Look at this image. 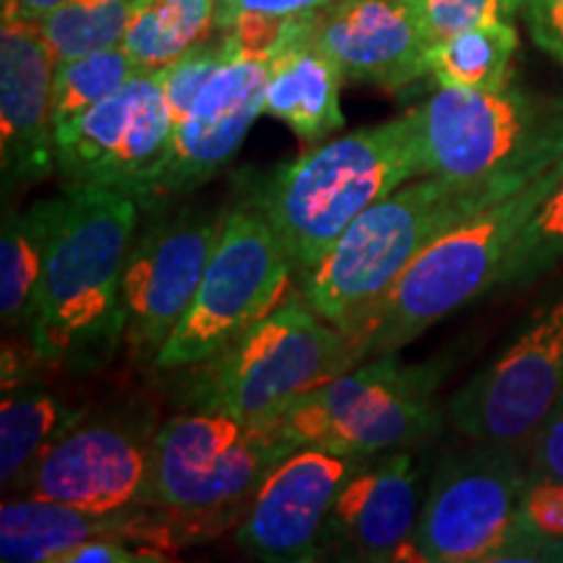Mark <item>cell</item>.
Here are the masks:
<instances>
[{
  "label": "cell",
  "instance_id": "29",
  "mask_svg": "<svg viewBox=\"0 0 563 563\" xmlns=\"http://www.w3.org/2000/svg\"><path fill=\"white\" fill-rule=\"evenodd\" d=\"M428 45L475 30V26L514 21L519 13V0H410Z\"/></svg>",
  "mask_w": 563,
  "mask_h": 563
},
{
  "label": "cell",
  "instance_id": "13",
  "mask_svg": "<svg viewBox=\"0 0 563 563\" xmlns=\"http://www.w3.org/2000/svg\"><path fill=\"white\" fill-rule=\"evenodd\" d=\"M224 217L228 209L183 207L139 232L123 272V347L131 363H154L191 308Z\"/></svg>",
  "mask_w": 563,
  "mask_h": 563
},
{
  "label": "cell",
  "instance_id": "33",
  "mask_svg": "<svg viewBox=\"0 0 563 563\" xmlns=\"http://www.w3.org/2000/svg\"><path fill=\"white\" fill-rule=\"evenodd\" d=\"M519 16L534 45L563 66V0H519Z\"/></svg>",
  "mask_w": 563,
  "mask_h": 563
},
{
  "label": "cell",
  "instance_id": "5",
  "mask_svg": "<svg viewBox=\"0 0 563 563\" xmlns=\"http://www.w3.org/2000/svg\"><path fill=\"white\" fill-rule=\"evenodd\" d=\"M295 452L274 426H249L228 412H180L157 428L141 504L159 506L186 540L222 532L249 511L258 485Z\"/></svg>",
  "mask_w": 563,
  "mask_h": 563
},
{
  "label": "cell",
  "instance_id": "4",
  "mask_svg": "<svg viewBox=\"0 0 563 563\" xmlns=\"http://www.w3.org/2000/svg\"><path fill=\"white\" fill-rule=\"evenodd\" d=\"M563 175V157L519 191L456 222L418 253L389 295L350 336L363 361L399 352L435 323L496 287L514 238Z\"/></svg>",
  "mask_w": 563,
  "mask_h": 563
},
{
  "label": "cell",
  "instance_id": "19",
  "mask_svg": "<svg viewBox=\"0 0 563 563\" xmlns=\"http://www.w3.org/2000/svg\"><path fill=\"white\" fill-rule=\"evenodd\" d=\"M311 40L344 79L402 89L428 76V40L410 0H336L313 16Z\"/></svg>",
  "mask_w": 563,
  "mask_h": 563
},
{
  "label": "cell",
  "instance_id": "35",
  "mask_svg": "<svg viewBox=\"0 0 563 563\" xmlns=\"http://www.w3.org/2000/svg\"><path fill=\"white\" fill-rule=\"evenodd\" d=\"M139 561H162L157 553L129 543L125 538H95L89 543L74 548L63 563H139Z\"/></svg>",
  "mask_w": 563,
  "mask_h": 563
},
{
  "label": "cell",
  "instance_id": "12",
  "mask_svg": "<svg viewBox=\"0 0 563 563\" xmlns=\"http://www.w3.org/2000/svg\"><path fill=\"white\" fill-rule=\"evenodd\" d=\"M563 394V290L449 399L446 418L470 441L530 446Z\"/></svg>",
  "mask_w": 563,
  "mask_h": 563
},
{
  "label": "cell",
  "instance_id": "15",
  "mask_svg": "<svg viewBox=\"0 0 563 563\" xmlns=\"http://www.w3.org/2000/svg\"><path fill=\"white\" fill-rule=\"evenodd\" d=\"M269 76V60L228 53L203 84L188 115L173 123L170 150L144 209L194 194L235 157L253 121L264 112Z\"/></svg>",
  "mask_w": 563,
  "mask_h": 563
},
{
  "label": "cell",
  "instance_id": "17",
  "mask_svg": "<svg viewBox=\"0 0 563 563\" xmlns=\"http://www.w3.org/2000/svg\"><path fill=\"white\" fill-rule=\"evenodd\" d=\"M426 493V467L415 449L357 462L329 511L321 559L402 561Z\"/></svg>",
  "mask_w": 563,
  "mask_h": 563
},
{
  "label": "cell",
  "instance_id": "21",
  "mask_svg": "<svg viewBox=\"0 0 563 563\" xmlns=\"http://www.w3.org/2000/svg\"><path fill=\"white\" fill-rule=\"evenodd\" d=\"M313 26L272 60L269 87L264 97V115L277 118L308 144L340 131L342 68L311 40Z\"/></svg>",
  "mask_w": 563,
  "mask_h": 563
},
{
  "label": "cell",
  "instance_id": "30",
  "mask_svg": "<svg viewBox=\"0 0 563 563\" xmlns=\"http://www.w3.org/2000/svg\"><path fill=\"white\" fill-rule=\"evenodd\" d=\"M228 58V47H224V40L220 42H199L191 51L183 53L180 58H175L167 66H162L157 79L162 84V91H165L167 108H170L173 123L183 121L191 110V104L199 97L203 84L211 79L220 63Z\"/></svg>",
  "mask_w": 563,
  "mask_h": 563
},
{
  "label": "cell",
  "instance_id": "28",
  "mask_svg": "<svg viewBox=\"0 0 563 563\" xmlns=\"http://www.w3.org/2000/svg\"><path fill=\"white\" fill-rule=\"evenodd\" d=\"M563 264V175L514 238L498 272V290H525Z\"/></svg>",
  "mask_w": 563,
  "mask_h": 563
},
{
  "label": "cell",
  "instance_id": "31",
  "mask_svg": "<svg viewBox=\"0 0 563 563\" xmlns=\"http://www.w3.org/2000/svg\"><path fill=\"white\" fill-rule=\"evenodd\" d=\"M525 530L548 543H563V481L555 477H530L522 509Z\"/></svg>",
  "mask_w": 563,
  "mask_h": 563
},
{
  "label": "cell",
  "instance_id": "25",
  "mask_svg": "<svg viewBox=\"0 0 563 563\" xmlns=\"http://www.w3.org/2000/svg\"><path fill=\"white\" fill-rule=\"evenodd\" d=\"M214 16L217 0H141L121 47L139 70H159L199 45Z\"/></svg>",
  "mask_w": 563,
  "mask_h": 563
},
{
  "label": "cell",
  "instance_id": "34",
  "mask_svg": "<svg viewBox=\"0 0 563 563\" xmlns=\"http://www.w3.org/2000/svg\"><path fill=\"white\" fill-rule=\"evenodd\" d=\"M336 0H217L214 26L224 30L241 13H269V16H308L319 13Z\"/></svg>",
  "mask_w": 563,
  "mask_h": 563
},
{
  "label": "cell",
  "instance_id": "10",
  "mask_svg": "<svg viewBox=\"0 0 563 563\" xmlns=\"http://www.w3.org/2000/svg\"><path fill=\"white\" fill-rule=\"evenodd\" d=\"M292 274L290 253L269 220L251 203H235L191 308L152 365L186 371L207 363L285 302Z\"/></svg>",
  "mask_w": 563,
  "mask_h": 563
},
{
  "label": "cell",
  "instance_id": "27",
  "mask_svg": "<svg viewBox=\"0 0 563 563\" xmlns=\"http://www.w3.org/2000/svg\"><path fill=\"white\" fill-rule=\"evenodd\" d=\"M136 66L123 47H108V51L81 55L55 63L53 81V118L55 131L74 123L112 91H118L125 81L136 74Z\"/></svg>",
  "mask_w": 563,
  "mask_h": 563
},
{
  "label": "cell",
  "instance_id": "24",
  "mask_svg": "<svg viewBox=\"0 0 563 563\" xmlns=\"http://www.w3.org/2000/svg\"><path fill=\"white\" fill-rule=\"evenodd\" d=\"M517 53V26L514 21H498L428 47V74L439 87L498 91L511 87Z\"/></svg>",
  "mask_w": 563,
  "mask_h": 563
},
{
  "label": "cell",
  "instance_id": "3",
  "mask_svg": "<svg viewBox=\"0 0 563 563\" xmlns=\"http://www.w3.org/2000/svg\"><path fill=\"white\" fill-rule=\"evenodd\" d=\"M422 178L410 115L329 139L253 178L245 203L269 220L295 274H311L365 209Z\"/></svg>",
  "mask_w": 563,
  "mask_h": 563
},
{
  "label": "cell",
  "instance_id": "1",
  "mask_svg": "<svg viewBox=\"0 0 563 563\" xmlns=\"http://www.w3.org/2000/svg\"><path fill=\"white\" fill-rule=\"evenodd\" d=\"M139 201L108 186L68 183L26 327L42 365L91 373L123 347V272L136 241Z\"/></svg>",
  "mask_w": 563,
  "mask_h": 563
},
{
  "label": "cell",
  "instance_id": "18",
  "mask_svg": "<svg viewBox=\"0 0 563 563\" xmlns=\"http://www.w3.org/2000/svg\"><path fill=\"white\" fill-rule=\"evenodd\" d=\"M55 58L37 21L3 16L0 26V175L3 194L58 170L53 118Z\"/></svg>",
  "mask_w": 563,
  "mask_h": 563
},
{
  "label": "cell",
  "instance_id": "6",
  "mask_svg": "<svg viewBox=\"0 0 563 563\" xmlns=\"http://www.w3.org/2000/svg\"><path fill=\"white\" fill-rule=\"evenodd\" d=\"M361 363L350 336L295 295L230 347L196 365L186 399L194 410L274 426L300 397Z\"/></svg>",
  "mask_w": 563,
  "mask_h": 563
},
{
  "label": "cell",
  "instance_id": "26",
  "mask_svg": "<svg viewBox=\"0 0 563 563\" xmlns=\"http://www.w3.org/2000/svg\"><path fill=\"white\" fill-rule=\"evenodd\" d=\"M141 0H63L37 19L55 63L121 47Z\"/></svg>",
  "mask_w": 563,
  "mask_h": 563
},
{
  "label": "cell",
  "instance_id": "22",
  "mask_svg": "<svg viewBox=\"0 0 563 563\" xmlns=\"http://www.w3.org/2000/svg\"><path fill=\"white\" fill-rule=\"evenodd\" d=\"M58 196L5 211L0 230V319L11 332L30 327L34 295L45 269Z\"/></svg>",
  "mask_w": 563,
  "mask_h": 563
},
{
  "label": "cell",
  "instance_id": "20",
  "mask_svg": "<svg viewBox=\"0 0 563 563\" xmlns=\"http://www.w3.org/2000/svg\"><path fill=\"white\" fill-rule=\"evenodd\" d=\"M136 504L118 514H89L45 498L16 496L0 506V561L5 563H63V559L95 538H125L129 543L157 553L159 514Z\"/></svg>",
  "mask_w": 563,
  "mask_h": 563
},
{
  "label": "cell",
  "instance_id": "7",
  "mask_svg": "<svg viewBox=\"0 0 563 563\" xmlns=\"http://www.w3.org/2000/svg\"><path fill=\"white\" fill-rule=\"evenodd\" d=\"M525 446L475 441L435 462L420 522L402 561L481 563L563 559V543L525 530L522 498L532 470Z\"/></svg>",
  "mask_w": 563,
  "mask_h": 563
},
{
  "label": "cell",
  "instance_id": "11",
  "mask_svg": "<svg viewBox=\"0 0 563 563\" xmlns=\"http://www.w3.org/2000/svg\"><path fill=\"white\" fill-rule=\"evenodd\" d=\"M154 435V415L139 405L100 412L81 410L47 443L11 490L89 514L131 509L144 498Z\"/></svg>",
  "mask_w": 563,
  "mask_h": 563
},
{
  "label": "cell",
  "instance_id": "8",
  "mask_svg": "<svg viewBox=\"0 0 563 563\" xmlns=\"http://www.w3.org/2000/svg\"><path fill=\"white\" fill-rule=\"evenodd\" d=\"M446 357L407 365L397 352L376 355L300 397L277 426L295 449L313 446L363 462L420 449L441 431L439 386Z\"/></svg>",
  "mask_w": 563,
  "mask_h": 563
},
{
  "label": "cell",
  "instance_id": "16",
  "mask_svg": "<svg viewBox=\"0 0 563 563\" xmlns=\"http://www.w3.org/2000/svg\"><path fill=\"white\" fill-rule=\"evenodd\" d=\"M355 467L350 456L313 446L295 449L258 485L243 525H238V548L272 563L321 559L329 511Z\"/></svg>",
  "mask_w": 563,
  "mask_h": 563
},
{
  "label": "cell",
  "instance_id": "36",
  "mask_svg": "<svg viewBox=\"0 0 563 563\" xmlns=\"http://www.w3.org/2000/svg\"><path fill=\"white\" fill-rule=\"evenodd\" d=\"M60 3L63 0H3V16H21L37 21Z\"/></svg>",
  "mask_w": 563,
  "mask_h": 563
},
{
  "label": "cell",
  "instance_id": "9",
  "mask_svg": "<svg viewBox=\"0 0 563 563\" xmlns=\"http://www.w3.org/2000/svg\"><path fill=\"white\" fill-rule=\"evenodd\" d=\"M407 115L422 175L483 180L563 157V97L439 87Z\"/></svg>",
  "mask_w": 563,
  "mask_h": 563
},
{
  "label": "cell",
  "instance_id": "23",
  "mask_svg": "<svg viewBox=\"0 0 563 563\" xmlns=\"http://www.w3.org/2000/svg\"><path fill=\"white\" fill-rule=\"evenodd\" d=\"M81 410L66 407L37 378L26 376L13 384H3L0 402V481L11 488L26 467L45 452Z\"/></svg>",
  "mask_w": 563,
  "mask_h": 563
},
{
  "label": "cell",
  "instance_id": "2",
  "mask_svg": "<svg viewBox=\"0 0 563 563\" xmlns=\"http://www.w3.org/2000/svg\"><path fill=\"white\" fill-rule=\"evenodd\" d=\"M553 162L534 170L483 180L422 175L405 183L402 188L365 209L319 266L300 279L302 300L323 321L352 336L422 249H428L456 222L519 191Z\"/></svg>",
  "mask_w": 563,
  "mask_h": 563
},
{
  "label": "cell",
  "instance_id": "32",
  "mask_svg": "<svg viewBox=\"0 0 563 563\" xmlns=\"http://www.w3.org/2000/svg\"><path fill=\"white\" fill-rule=\"evenodd\" d=\"M530 449L532 475L563 481V394L534 431Z\"/></svg>",
  "mask_w": 563,
  "mask_h": 563
},
{
  "label": "cell",
  "instance_id": "14",
  "mask_svg": "<svg viewBox=\"0 0 563 563\" xmlns=\"http://www.w3.org/2000/svg\"><path fill=\"white\" fill-rule=\"evenodd\" d=\"M170 136L173 115L157 74L136 70L121 89L55 131V157L68 183L118 188L146 207Z\"/></svg>",
  "mask_w": 563,
  "mask_h": 563
}]
</instances>
